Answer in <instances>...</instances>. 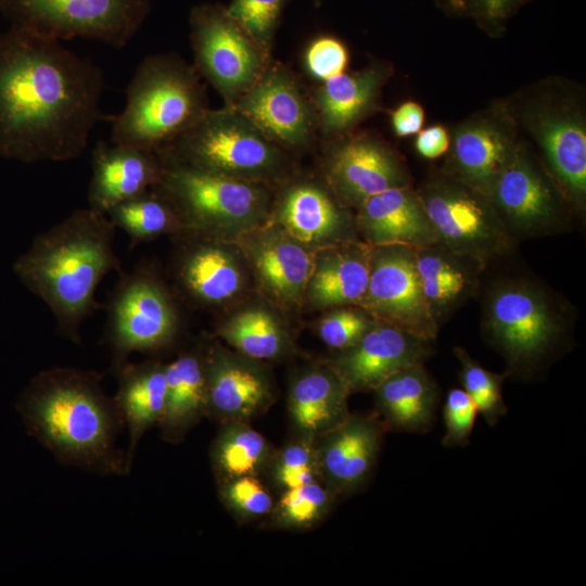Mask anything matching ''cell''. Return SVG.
Listing matches in <instances>:
<instances>
[{
    "mask_svg": "<svg viewBox=\"0 0 586 586\" xmlns=\"http://www.w3.org/2000/svg\"><path fill=\"white\" fill-rule=\"evenodd\" d=\"M285 151L244 113L225 105L208 109L192 127L157 153L207 171L266 183L283 174L288 164Z\"/></svg>",
    "mask_w": 586,
    "mask_h": 586,
    "instance_id": "cell-6",
    "label": "cell"
},
{
    "mask_svg": "<svg viewBox=\"0 0 586 586\" xmlns=\"http://www.w3.org/2000/svg\"><path fill=\"white\" fill-rule=\"evenodd\" d=\"M207 110L194 66L176 54L149 55L129 81L126 104L113 122L112 142L158 152Z\"/></svg>",
    "mask_w": 586,
    "mask_h": 586,
    "instance_id": "cell-5",
    "label": "cell"
},
{
    "mask_svg": "<svg viewBox=\"0 0 586 586\" xmlns=\"http://www.w3.org/2000/svg\"><path fill=\"white\" fill-rule=\"evenodd\" d=\"M413 252L423 296L441 329L469 300L479 295L488 266L440 242L416 247Z\"/></svg>",
    "mask_w": 586,
    "mask_h": 586,
    "instance_id": "cell-21",
    "label": "cell"
},
{
    "mask_svg": "<svg viewBox=\"0 0 586 586\" xmlns=\"http://www.w3.org/2000/svg\"><path fill=\"white\" fill-rule=\"evenodd\" d=\"M330 189V188H329ZM333 192L308 180L289 184L277 203L278 225L304 245L336 241L351 220Z\"/></svg>",
    "mask_w": 586,
    "mask_h": 586,
    "instance_id": "cell-25",
    "label": "cell"
},
{
    "mask_svg": "<svg viewBox=\"0 0 586 586\" xmlns=\"http://www.w3.org/2000/svg\"><path fill=\"white\" fill-rule=\"evenodd\" d=\"M194 67L233 105L269 65V50L256 40L227 8L202 3L189 15Z\"/></svg>",
    "mask_w": 586,
    "mask_h": 586,
    "instance_id": "cell-11",
    "label": "cell"
},
{
    "mask_svg": "<svg viewBox=\"0 0 586 586\" xmlns=\"http://www.w3.org/2000/svg\"><path fill=\"white\" fill-rule=\"evenodd\" d=\"M162 168L157 152L99 141L91 156L88 207L106 215L116 205L154 188Z\"/></svg>",
    "mask_w": 586,
    "mask_h": 586,
    "instance_id": "cell-22",
    "label": "cell"
},
{
    "mask_svg": "<svg viewBox=\"0 0 586 586\" xmlns=\"http://www.w3.org/2000/svg\"><path fill=\"white\" fill-rule=\"evenodd\" d=\"M373 391L378 417L385 430L425 433L432 428L438 388L424 364L395 372Z\"/></svg>",
    "mask_w": 586,
    "mask_h": 586,
    "instance_id": "cell-28",
    "label": "cell"
},
{
    "mask_svg": "<svg viewBox=\"0 0 586 586\" xmlns=\"http://www.w3.org/2000/svg\"><path fill=\"white\" fill-rule=\"evenodd\" d=\"M372 246L366 242L345 240L324 253L306 288L308 300L317 307L358 305L366 293Z\"/></svg>",
    "mask_w": 586,
    "mask_h": 586,
    "instance_id": "cell-29",
    "label": "cell"
},
{
    "mask_svg": "<svg viewBox=\"0 0 586 586\" xmlns=\"http://www.w3.org/2000/svg\"><path fill=\"white\" fill-rule=\"evenodd\" d=\"M165 381L164 413L157 425L164 440L178 443L206 416L203 355L188 352L165 365Z\"/></svg>",
    "mask_w": 586,
    "mask_h": 586,
    "instance_id": "cell-32",
    "label": "cell"
},
{
    "mask_svg": "<svg viewBox=\"0 0 586 586\" xmlns=\"http://www.w3.org/2000/svg\"><path fill=\"white\" fill-rule=\"evenodd\" d=\"M348 395L329 367L298 377L290 388L289 412L300 435L317 438L343 422L349 415Z\"/></svg>",
    "mask_w": 586,
    "mask_h": 586,
    "instance_id": "cell-31",
    "label": "cell"
},
{
    "mask_svg": "<svg viewBox=\"0 0 586 586\" xmlns=\"http://www.w3.org/2000/svg\"><path fill=\"white\" fill-rule=\"evenodd\" d=\"M346 46L332 36H320L309 42L304 64L310 76L323 82L345 72L348 65Z\"/></svg>",
    "mask_w": 586,
    "mask_h": 586,
    "instance_id": "cell-44",
    "label": "cell"
},
{
    "mask_svg": "<svg viewBox=\"0 0 586 586\" xmlns=\"http://www.w3.org/2000/svg\"><path fill=\"white\" fill-rule=\"evenodd\" d=\"M481 330L505 358L509 374H531L564 344L572 306L537 279L501 275L483 282Z\"/></svg>",
    "mask_w": 586,
    "mask_h": 586,
    "instance_id": "cell-4",
    "label": "cell"
},
{
    "mask_svg": "<svg viewBox=\"0 0 586 586\" xmlns=\"http://www.w3.org/2000/svg\"><path fill=\"white\" fill-rule=\"evenodd\" d=\"M323 169L328 187L345 207L357 208L384 190L411 186L409 170L398 153L371 133L332 138Z\"/></svg>",
    "mask_w": 586,
    "mask_h": 586,
    "instance_id": "cell-16",
    "label": "cell"
},
{
    "mask_svg": "<svg viewBox=\"0 0 586 586\" xmlns=\"http://www.w3.org/2000/svg\"><path fill=\"white\" fill-rule=\"evenodd\" d=\"M271 460L272 479L283 489L322 480L315 437L300 435Z\"/></svg>",
    "mask_w": 586,
    "mask_h": 586,
    "instance_id": "cell-38",
    "label": "cell"
},
{
    "mask_svg": "<svg viewBox=\"0 0 586 586\" xmlns=\"http://www.w3.org/2000/svg\"><path fill=\"white\" fill-rule=\"evenodd\" d=\"M391 75L388 64L377 62L323 81L311 100L318 130L330 139L352 132L379 109L383 87Z\"/></svg>",
    "mask_w": 586,
    "mask_h": 586,
    "instance_id": "cell-24",
    "label": "cell"
},
{
    "mask_svg": "<svg viewBox=\"0 0 586 586\" xmlns=\"http://www.w3.org/2000/svg\"><path fill=\"white\" fill-rule=\"evenodd\" d=\"M151 0H0L13 26L53 40L94 39L123 48L141 27Z\"/></svg>",
    "mask_w": 586,
    "mask_h": 586,
    "instance_id": "cell-10",
    "label": "cell"
},
{
    "mask_svg": "<svg viewBox=\"0 0 586 586\" xmlns=\"http://www.w3.org/2000/svg\"><path fill=\"white\" fill-rule=\"evenodd\" d=\"M424 119V109L413 101H406L399 104L391 113L393 131L399 138L418 133L423 127Z\"/></svg>",
    "mask_w": 586,
    "mask_h": 586,
    "instance_id": "cell-45",
    "label": "cell"
},
{
    "mask_svg": "<svg viewBox=\"0 0 586 586\" xmlns=\"http://www.w3.org/2000/svg\"><path fill=\"white\" fill-rule=\"evenodd\" d=\"M219 335L249 359H273L285 347L279 323L262 308L240 311L220 327Z\"/></svg>",
    "mask_w": 586,
    "mask_h": 586,
    "instance_id": "cell-35",
    "label": "cell"
},
{
    "mask_svg": "<svg viewBox=\"0 0 586 586\" xmlns=\"http://www.w3.org/2000/svg\"><path fill=\"white\" fill-rule=\"evenodd\" d=\"M433 343L375 320L354 345L340 351L328 367L349 394L373 391L395 372L424 364L433 355Z\"/></svg>",
    "mask_w": 586,
    "mask_h": 586,
    "instance_id": "cell-18",
    "label": "cell"
},
{
    "mask_svg": "<svg viewBox=\"0 0 586 586\" xmlns=\"http://www.w3.org/2000/svg\"><path fill=\"white\" fill-rule=\"evenodd\" d=\"M334 496L320 480L284 489L273 508L275 521L284 527H309L327 514Z\"/></svg>",
    "mask_w": 586,
    "mask_h": 586,
    "instance_id": "cell-37",
    "label": "cell"
},
{
    "mask_svg": "<svg viewBox=\"0 0 586 586\" xmlns=\"http://www.w3.org/2000/svg\"><path fill=\"white\" fill-rule=\"evenodd\" d=\"M225 504L242 518H259L273 509L267 487L256 475H242L221 480Z\"/></svg>",
    "mask_w": 586,
    "mask_h": 586,
    "instance_id": "cell-42",
    "label": "cell"
},
{
    "mask_svg": "<svg viewBox=\"0 0 586 586\" xmlns=\"http://www.w3.org/2000/svg\"><path fill=\"white\" fill-rule=\"evenodd\" d=\"M531 0H435L450 16L473 21L493 37L500 36L512 16Z\"/></svg>",
    "mask_w": 586,
    "mask_h": 586,
    "instance_id": "cell-39",
    "label": "cell"
},
{
    "mask_svg": "<svg viewBox=\"0 0 586 586\" xmlns=\"http://www.w3.org/2000/svg\"><path fill=\"white\" fill-rule=\"evenodd\" d=\"M233 106L285 150L308 146L318 131L313 101L294 73L279 62H270Z\"/></svg>",
    "mask_w": 586,
    "mask_h": 586,
    "instance_id": "cell-17",
    "label": "cell"
},
{
    "mask_svg": "<svg viewBox=\"0 0 586 586\" xmlns=\"http://www.w3.org/2000/svg\"><path fill=\"white\" fill-rule=\"evenodd\" d=\"M16 410L27 433L59 462L101 476L130 473L117 446L124 421L100 373L72 367L42 370L21 392Z\"/></svg>",
    "mask_w": 586,
    "mask_h": 586,
    "instance_id": "cell-2",
    "label": "cell"
},
{
    "mask_svg": "<svg viewBox=\"0 0 586 586\" xmlns=\"http://www.w3.org/2000/svg\"><path fill=\"white\" fill-rule=\"evenodd\" d=\"M477 415L475 403L462 387L450 388L443 408L446 429L443 445L446 447L467 445Z\"/></svg>",
    "mask_w": 586,
    "mask_h": 586,
    "instance_id": "cell-43",
    "label": "cell"
},
{
    "mask_svg": "<svg viewBox=\"0 0 586 586\" xmlns=\"http://www.w3.org/2000/svg\"><path fill=\"white\" fill-rule=\"evenodd\" d=\"M375 322V319L356 305L336 307L319 323L321 340L340 351L354 345Z\"/></svg>",
    "mask_w": 586,
    "mask_h": 586,
    "instance_id": "cell-40",
    "label": "cell"
},
{
    "mask_svg": "<svg viewBox=\"0 0 586 586\" xmlns=\"http://www.w3.org/2000/svg\"><path fill=\"white\" fill-rule=\"evenodd\" d=\"M454 354L460 364V382L462 388L471 396L479 413L489 425L507 412L502 397V384L507 372L496 373L475 361L462 347H455Z\"/></svg>",
    "mask_w": 586,
    "mask_h": 586,
    "instance_id": "cell-36",
    "label": "cell"
},
{
    "mask_svg": "<svg viewBox=\"0 0 586 586\" xmlns=\"http://www.w3.org/2000/svg\"><path fill=\"white\" fill-rule=\"evenodd\" d=\"M178 313L167 288L148 267L123 275L109 301L105 337L113 368L132 353L168 347L178 333Z\"/></svg>",
    "mask_w": 586,
    "mask_h": 586,
    "instance_id": "cell-12",
    "label": "cell"
},
{
    "mask_svg": "<svg viewBox=\"0 0 586 586\" xmlns=\"http://www.w3.org/2000/svg\"><path fill=\"white\" fill-rule=\"evenodd\" d=\"M384 431L378 416L349 413L316 438L321 479L335 495L354 492L369 479Z\"/></svg>",
    "mask_w": 586,
    "mask_h": 586,
    "instance_id": "cell-19",
    "label": "cell"
},
{
    "mask_svg": "<svg viewBox=\"0 0 586 586\" xmlns=\"http://www.w3.org/2000/svg\"><path fill=\"white\" fill-rule=\"evenodd\" d=\"M375 320L434 342L440 328L423 296L413 247L372 246L369 281L358 305Z\"/></svg>",
    "mask_w": 586,
    "mask_h": 586,
    "instance_id": "cell-14",
    "label": "cell"
},
{
    "mask_svg": "<svg viewBox=\"0 0 586 586\" xmlns=\"http://www.w3.org/2000/svg\"><path fill=\"white\" fill-rule=\"evenodd\" d=\"M317 2H319L320 0H316Z\"/></svg>",
    "mask_w": 586,
    "mask_h": 586,
    "instance_id": "cell-47",
    "label": "cell"
},
{
    "mask_svg": "<svg viewBox=\"0 0 586 586\" xmlns=\"http://www.w3.org/2000/svg\"><path fill=\"white\" fill-rule=\"evenodd\" d=\"M417 192L441 244L488 267L512 254L518 241L486 195L441 169L431 171Z\"/></svg>",
    "mask_w": 586,
    "mask_h": 586,
    "instance_id": "cell-8",
    "label": "cell"
},
{
    "mask_svg": "<svg viewBox=\"0 0 586 586\" xmlns=\"http://www.w3.org/2000/svg\"><path fill=\"white\" fill-rule=\"evenodd\" d=\"M513 109L540 154V162L561 191L573 214L582 215L586 202V123L581 105L564 92L543 87Z\"/></svg>",
    "mask_w": 586,
    "mask_h": 586,
    "instance_id": "cell-9",
    "label": "cell"
},
{
    "mask_svg": "<svg viewBox=\"0 0 586 586\" xmlns=\"http://www.w3.org/2000/svg\"><path fill=\"white\" fill-rule=\"evenodd\" d=\"M189 231L193 242L179 256V283L188 295L202 304H219L230 300L243 285L238 263L227 250L212 242V237Z\"/></svg>",
    "mask_w": 586,
    "mask_h": 586,
    "instance_id": "cell-30",
    "label": "cell"
},
{
    "mask_svg": "<svg viewBox=\"0 0 586 586\" xmlns=\"http://www.w3.org/2000/svg\"><path fill=\"white\" fill-rule=\"evenodd\" d=\"M115 230L105 214L77 209L37 234L13 264L21 283L47 305L58 331L73 343H80L84 321L99 307L98 286L120 270Z\"/></svg>",
    "mask_w": 586,
    "mask_h": 586,
    "instance_id": "cell-3",
    "label": "cell"
},
{
    "mask_svg": "<svg viewBox=\"0 0 586 586\" xmlns=\"http://www.w3.org/2000/svg\"><path fill=\"white\" fill-rule=\"evenodd\" d=\"M162 175L155 186L174 205L184 229L217 238L246 230L268 212L265 183L207 171L158 153Z\"/></svg>",
    "mask_w": 586,
    "mask_h": 586,
    "instance_id": "cell-7",
    "label": "cell"
},
{
    "mask_svg": "<svg viewBox=\"0 0 586 586\" xmlns=\"http://www.w3.org/2000/svg\"><path fill=\"white\" fill-rule=\"evenodd\" d=\"M285 2L286 0H231L226 8L256 40L270 49Z\"/></svg>",
    "mask_w": 586,
    "mask_h": 586,
    "instance_id": "cell-41",
    "label": "cell"
},
{
    "mask_svg": "<svg viewBox=\"0 0 586 586\" xmlns=\"http://www.w3.org/2000/svg\"><path fill=\"white\" fill-rule=\"evenodd\" d=\"M247 252L258 279L273 297L294 303L306 292L316 258L279 225L254 237Z\"/></svg>",
    "mask_w": 586,
    "mask_h": 586,
    "instance_id": "cell-27",
    "label": "cell"
},
{
    "mask_svg": "<svg viewBox=\"0 0 586 586\" xmlns=\"http://www.w3.org/2000/svg\"><path fill=\"white\" fill-rule=\"evenodd\" d=\"M117 391L113 399L128 431L126 463L131 471L137 447L148 430L157 425L165 407V365L155 360L114 367Z\"/></svg>",
    "mask_w": 586,
    "mask_h": 586,
    "instance_id": "cell-26",
    "label": "cell"
},
{
    "mask_svg": "<svg viewBox=\"0 0 586 586\" xmlns=\"http://www.w3.org/2000/svg\"><path fill=\"white\" fill-rule=\"evenodd\" d=\"M212 447V462L218 476L256 475L271 458L269 443L247 422L224 423Z\"/></svg>",
    "mask_w": 586,
    "mask_h": 586,
    "instance_id": "cell-34",
    "label": "cell"
},
{
    "mask_svg": "<svg viewBox=\"0 0 586 586\" xmlns=\"http://www.w3.org/2000/svg\"><path fill=\"white\" fill-rule=\"evenodd\" d=\"M206 416L222 423L242 421L266 410L273 402L265 372L249 360L214 347L203 354Z\"/></svg>",
    "mask_w": 586,
    "mask_h": 586,
    "instance_id": "cell-20",
    "label": "cell"
},
{
    "mask_svg": "<svg viewBox=\"0 0 586 586\" xmlns=\"http://www.w3.org/2000/svg\"><path fill=\"white\" fill-rule=\"evenodd\" d=\"M356 229L371 246L420 247L438 242L425 207L412 186L384 190L357 208Z\"/></svg>",
    "mask_w": 586,
    "mask_h": 586,
    "instance_id": "cell-23",
    "label": "cell"
},
{
    "mask_svg": "<svg viewBox=\"0 0 586 586\" xmlns=\"http://www.w3.org/2000/svg\"><path fill=\"white\" fill-rule=\"evenodd\" d=\"M449 136L441 170L488 196L521 141L508 102H496L460 122Z\"/></svg>",
    "mask_w": 586,
    "mask_h": 586,
    "instance_id": "cell-15",
    "label": "cell"
},
{
    "mask_svg": "<svg viewBox=\"0 0 586 586\" xmlns=\"http://www.w3.org/2000/svg\"><path fill=\"white\" fill-rule=\"evenodd\" d=\"M99 66L14 26L0 34V158L79 157L101 117Z\"/></svg>",
    "mask_w": 586,
    "mask_h": 586,
    "instance_id": "cell-1",
    "label": "cell"
},
{
    "mask_svg": "<svg viewBox=\"0 0 586 586\" xmlns=\"http://www.w3.org/2000/svg\"><path fill=\"white\" fill-rule=\"evenodd\" d=\"M106 216L133 244L184 229L171 202L155 187L116 205Z\"/></svg>",
    "mask_w": 586,
    "mask_h": 586,
    "instance_id": "cell-33",
    "label": "cell"
},
{
    "mask_svg": "<svg viewBox=\"0 0 586 586\" xmlns=\"http://www.w3.org/2000/svg\"><path fill=\"white\" fill-rule=\"evenodd\" d=\"M487 198L517 241L562 233L571 228V207L524 142L520 141Z\"/></svg>",
    "mask_w": 586,
    "mask_h": 586,
    "instance_id": "cell-13",
    "label": "cell"
},
{
    "mask_svg": "<svg viewBox=\"0 0 586 586\" xmlns=\"http://www.w3.org/2000/svg\"><path fill=\"white\" fill-rule=\"evenodd\" d=\"M449 140V132L444 126L432 125L418 132L415 148L422 157L435 160L446 154Z\"/></svg>",
    "mask_w": 586,
    "mask_h": 586,
    "instance_id": "cell-46",
    "label": "cell"
}]
</instances>
